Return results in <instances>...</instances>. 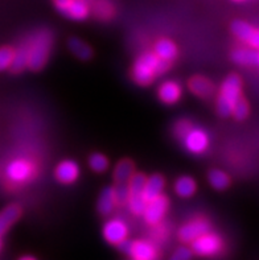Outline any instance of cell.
Listing matches in <instances>:
<instances>
[{
	"instance_id": "cell-4",
	"label": "cell",
	"mask_w": 259,
	"mask_h": 260,
	"mask_svg": "<svg viewBox=\"0 0 259 260\" xmlns=\"http://www.w3.org/2000/svg\"><path fill=\"white\" fill-rule=\"evenodd\" d=\"M121 252L131 256L134 260H156L158 250L155 244L148 241H128L125 239L118 244Z\"/></svg>"
},
{
	"instance_id": "cell-25",
	"label": "cell",
	"mask_w": 259,
	"mask_h": 260,
	"mask_svg": "<svg viewBox=\"0 0 259 260\" xmlns=\"http://www.w3.org/2000/svg\"><path fill=\"white\" fill-rule=\"evenodd\" d=\"M208 180H209L210 185L213 186L217 190H223L226 189L230 184L229 176L225 173V172L220 171V169H213V171L209 172L208 175Z\"/></svg>"
},
{
	"instance_id": "cell-33",
	"label": "cell",
	"mask_w": 259,
	"mask_h": 260,
	"mask_svg": "<svg viewBox=\"0 0 259 260\" xmlns=\"http://www.w3.org/2000/svg\"><path fill=\"white\" fill-rule=\"evenodd\" d=\"M190 127H192V124H190L189 122H187V120H180V122L176 124L175 132H176V135L179 136V138L183 139V136L185 135L188 131H189Z\"/></svg>"
},
{
	"instance_id": "cell-28",
	"label": "cell",
	"mask_w": 259,
	"mask_h": 260,
	"mask_svg": "<svg viewBox=\"0 0 259 260\" xmlns=\"http://www.w3.org/2000/svg\"><path fill=\"white\" fill-rule=\"evenodd\" d=\"M89 167L97 173H102L108 168V158L102 153H93L89 157Z\"/></svg>"
},
{
	"instance_id": "cell-24",
	"label": "cell",
	"mask_w": 259,
	"mask_h": 260,
	"mask_svg": "<svg viewBox=\"0 0 259 260\" xmlns=\"http://www.w3.org/2000/svg\"><path fill=\"white\" fill-rule=\"evenodd\" d=\"M232 32L234 33V36L238 40L243 41V43H249L250 37L253 35V32L255 30L254 26L250 25L246 21H242V20H234L232 23Z\"/></svg>"
},
{
	"instance_id": "cell-19",
	"label": "cell",
	"mask_w": 259,
	"mask_h": 260,
	"mask_svg": "<svg viewBox=\"0 0 259 260\" xmlns=\"http://www.w3.org/2000/svg\"><path fill=\"white\" fill-rule=\"evenodd\" d=\"M63 15L68 19L78 20V21L85 20L89 16V4L86 3V0H73Z\"/></svg>"
},
{
	"instance_id": "cell-23",
	"label": "cell",
	"mask_w": 259,
	"mask_h": 260,
	"mask_svg": "<svg viewBox=\"0 0 259 260\" xmlns=\"http://www.w3.org/2000/svg\"><path fill=\"white\" fill-rule=\"evenodd\" d=\"M134 171H135V165L131 160H128V158L122 160V161H119L118 165L115 167V171H114L115 181L118 182V184H123V182L128 181V178L134 175Z\"/></svg>"
},
{
	"instance_id": "cell-22",
	"label": "cell",
	"mask_w": 259,
	"mask_h": 260,
	"mask_svg": "<svg viewBox=\"0 0 259 260\" xmlns=\"http://www.w3.org/2000/svg\"><path fill=\"white\" fill-rule=\"evenodd\" d=\"M26 68H28V44H23L13 53V59L10 69L13 73H20Z\"/></svg>"
},
{
	"instance_id": "cell-36",
	"label": "cell",
	"mask_w": 259,
	"mask_h": 260,
	"mask_svg": "<svg viewBox=\"0 0 259 260\" xmlns=\"http://www.w3.org/2000/svg\"><path fill=\"white\" fill-rule=\"evenodd\" d=\"M19 260H36V259H35V257H32V256H23V257H20Z\"/></svg>"
},
{
	"instance_id": "cell-11",
	"label": "cell",
	"mask_w": 259,
	"mask_h": 260,
	"mask_svg": "<svg viewBox=\"0 0 259 260\" xmlns=\"http://www.w3.org/2000/svg\"><path fill=\"white\" fill-rule=\"evenodd\" d=\"M54 175L61 184H73L79 176V167L73 160H64L56 167Z\"/></svg>"
},
{
	"instance_id": "cell-32",
	"label": "cell",
	"mask_w": 259,
	"mask_h": 260,
	"mask_svg": "<svg viewBox=\"0 0 259 260\" xmlns=\"http://www.w3.org/2000/svg\"><path fill=\"white\" fill-rule=\"evenodd\" d=\"M193 251L192 248L187 247V246H180L179 248H176L174 254L171 255L169 260H192L193 257Z\"/></svg>"
},
{
	"instance_id": "cell-38",
	"label": "cell",
	"mask_w": 259,
	"mask_h": 260,
	"mask_svg": "<svg viewBox=\"0 0 259 260\" xmlns=\"http://www.w3.org/2000/svg\"><path fill=\"white\" fill-rule=\"evenodd\" d=\"M132 260H134V259H132Z\"/></svg>"
},
{
	"instance_id": "cell-14",
	"label": "cell",
	"mask_w": 259,
	"mask_h": 260,
	"mask_svg": "<svg viewBox=\"0 0 259 260\" xmlns=\"http://www.w3.org/2000/svg\"><path fill=\"white\" fill-rule=\"evenodd\" d=\"M159 98L165 105H174L181 98V87L175 81H167L159 87Z\"/></svg>"
},
{
	"instance_id": "cell-20",
	"label": "cell",
	"mask_w": 259,
	"mask_h": 260,
	"mask_svg": "<svg viewBox=\"0 0 259 260\" xmlns=\"http://www.w3.org/2000/svg\"><path fill=\"white\" fill-rule=\"evenodd\" d=\"M189 89L192 90L193 94L203 96V98L213 95L214 92L213 83L210 82L209 79L204 78V77H194V78L190 79Z\"/></svg>"
},
{
	"instance_id": "cell-29",
	"label": "cell",
	"mask_w": 259,
	"mask_h": 260,
	"mask_svg": "<svg viewBox=\"0 0 259 260\" xmlns=\"http://www.w3.org/2000/svg\"><path fill=\"white\" fill-rule=\"evenodd\" d=\"M249 105L245 99L241 98L236 105L233 106V110H232V115L237 119V120H243L246 119L247 115H249Z\"/></svg>"
},
{
	"instance_id": "cell-7",
	"label": "cell",
	"mask_w": 259,
	"mask_h": 260,
	"mask_svg": "<svg viewBox=\"0 0 259 260\" xmlns=\"http://www.w3.org/2000/svg\"><path fill=\"white\" fill-rule=\"evenodd\" d=\"M128 226L121 218H111L103 226V238L106 242L114 246H118L121 242L127 239Z\"/></svg>"
},
{
	"instance_id": "cell-13",
	"label": "cell",
	"mask_w": 259,
	"mask_h": 260,
	"mask_svg": "<svg viewBox=\"0 0 259 260\" xmlns=\"http://www.w3.org/2000/svg\"><path fill=\"white\" fill-rule=\"evenodd\" d=\"M21 217V208L19 205H8L0 211V237L6 234L7 230Z\"/></svg>"
},
{
	"instance_id": "cell-21",
	"label": "cell",
	"mask_w": 259,
	"mask_h": 260,
	"mask_svg": "<svg viewBox=\"0 0 259 260\" xmlns=\"http://www.w3.org/2000/svg\"><path fill=\"white\" fill-rule=\"evenodd\" d=\"M196 181L189 176H181L175 182V191L177 196H180L183 198L192 197L196 191Z\"/></svg>"
},
{
	"instance_id": "cell-10",
	"label": "cell",
	"mask_w": 259,
	"mask_h": 260,
	"mask_svg": "<svg viewBox=\"0 0 259 260\" xmlns=\"http://www.w3.org/2000/svg\"><path fill=\"white\" fill-rule=\"evenodd\" d=\"M32 165L30 161L23 160V158H17L13 160L8 164L6 171V175L8 180L12 182H24L32 175Z\"/></svg>"
},
{
	"instance_id": "cell-37",
	"label": "cell",
	"mask_w": 259,
	"mask_h": 260,
	"mask_svg": "<svg viewBox=\"0 0 259 260\" xmlns=\"http://www.w3.org/2000/svg\"><path fill=\"white\" fill-rule=\"evenodd\" d=\"M0 248H2V242H0Z\"/></svg>"
},
{
	"instance_id": "cell-12",
	"label": "cell",
	"mask_w": 259,
	"mask_h": 260,
	"mask_svg": "<svg viewBox=\"0 0 259 260\" xmlns=\"http://www.w3.org/2000/svg\"><path fill=\"white\" fill-rule=\"evenodd\" d=\"M165 186V180L161 175H152L146 180L145 189H143V197L146 201H152L154 198L159 197L163 193Z\"/></svg>"
},
{
	"instance_id": "cell-15",
	"label": "cell",
	"mask_w": 259,
	"mask_h": 260,
	"mask_svg": "<svg viewBox=\"0 0 259 260\" xmlns=\"http://www.w3.org/2000/svg\"><path fill=\"white\" fill-rule=\"evenodd\" d=\"M117 206V200H115V193L112 186H106L102 189L101 194L98 197L97 202V209H98L99 214L102 215H110L114 211Z\"/></svg>"
},
{
	"instance_id": "cell-6",
	"label": "cell",
	"mask_w": 259,
	"mask_h": 260,
	"mask_svg": "<svg viewBox=\"0 0 259 260\" xmlns=\"http://www.w3.org/2000/svg\"><path fill=\"white\" fill-rule=\"evenodd\" d=\"M183 143L184 147L194 155H200L207 151L209 147V136L203 128L198 127H190L189 131L183 136Z\"/></svg>"
},
{
	"instance_id": "cell-30",
	"label": "cell",
	"mask_w": 259,
	"mask_h": 260,
	"mask_svg": "<svg viewBox=\"0 0 259 260\" xmlns=\"http://www.w3.org/2000/svg\"><path fill=\"white\" fill-rule=\"evenodd\" d=\"M13 53H15V50L11 49V48H7V46L0 48V72L10 69L13 59Z\"/></svg>"
},
{
	"instance_id": "cell-16",
	"label": "cell",
	"mask_w": 259,
	"mask_h": 260,
	"mask_svg": "<svg viewBox=\"0 0 259 260\" xmlns=\"http://www.w3.org/2000/svg\"><path fill=\"white\" fill-rule=\"evenodd\" d=\"M232 59L238 65H259V52L258 49H249V48H238L232 53Z\"/></svg>"
},
{
	"instance_id": "cell-18",
	"label": "cell",
	"mask_w": 259,
	"mask_h": 260,
	"mask_svg": "<svg viewBox=\"0 0 259 260\" xmlns=\"http://www.w3.org/2000/svg\"><path fill=\"white\" fill-rule=\"evenodd\" d=\"M68 48L77 58L82 59V61H88L93 57L92 48L78 37H70L68 40Z\"/></svg>"
},
{
	"instance_id": "cell-1",
	"label": "cell",
	"mask_w": 259,
	"mask_h": 260,
	"mask_svg": "<svg viewBox=\"0 0 259 260\" xmlns=\"http://www.w3.org/2000/svg\"><path fill=\"white\" fill-rule=\"evenodd\" d=\"M168 69H169L168 61L159 58L155 53H145L135 61L132 68V78L138 85L147 86Z\"/></svg>"
},
{
	"instance_id": "cell-35",
	"label": "cell",
	"mask_w": 259,
	"mask_h": 260,
	"mask_svg": "<svg viewBox=\"0 0 259 260\" xmlns=\"http://www.w3.org/2000/svg\"><path fill=\"white\" fill-rule=\"evenodd\" d=\"M247 44H249L251 48H254V49H259V29L254 30Z\"/></svg>"
},
{
	"instance_id": "cell-3",
	"label": "cell",
	"mask_w": 259,
	"mask_h": 260,
	"mask_svg": "<svg viewBox=\"0 0 259 260\" xmlns=\"http://www.w3.org/2000/svg\"><path fill=\"white\" fill-rule=\"evenodd\" d=\"M242 96V81L237 74H230L223 79L220 95L217 98V111L221 116L232 115L233 106Z\"/></svg>"
},
{
	"instance_id": "cell-31",
	"label": "cell",
	"mask_w": 259,
	"mask_h": 260,
	"mask_svg": "<svg viewBox=\"0 0 259 260\" xmlns=\"http://www.w3.org/2000/svg\"><path fill=\"white\" fill-rule=\"evenodd\" d=\"M114 193H115V200H117V205L127 204L130 191H128V186L125 184V182H123V184H119L117 188H114Z\"/></svg>"
},
{
	"instance_id": "cell-5",
	"label": "cell",
	"mask_w": 259,
	"mask_h": 260,
	"mask_svg": "<svg viewBox=\"0 0 259 260\" xmlns=\"http://www.w3.org/2000/svg\"><path fill=\"white\" fill-rule=\"evenodd\" d=\"M222 246L223 242L221 237H218L214 233H210V231L200 235L190 243V248L193 251V254L203 257L214 256L218 252H221Z\"/></svg>"
},
{
	"instance_id": "cell-26",
	"label": "cell",
	"mask_w": 259,
	"mask_h": 260,
	"mask_svg": "<svg viewBox=\"0 0 259 260\" xmlns=\"http://www.w3.org/2000/svg\"><path fill=\"white\" fill-rule=\"evenodd\" d=\"M147 201L145 200L143 194H130L127 200V206L132 214L141 215L145 213Z\"/></svg>"
},
{
	"instance_id": "cell-17",
	"label": "cell",
	"mask_w": 259,
	"mask_h": 260,
	"mask_svg": "<svg viewBox=\"0 0 259 260\" xmlns=\"http://www.w3.org/2000/svg\"><path fill=\"white\" fill-rule=\"evenodd\" d=\"M154 53L159 58L171 62L177 57V46L174 41L168 39H160L156 41L154 48Z\"/></svg>"
},
{
	"instance_id": "cell-2",
	"label": "cell",
	"mask_w": 259,
	"mask_h": 260,
	"mask_svg": "<svg viewBox=\"0 0 259 260\" xmlns=\"http://www.w3.org/2000/svg\"><path fill=\"white\" fill-rule=\"evenodd\" d=\"M28 68L31 70H41L46 65L52 49L53 36L48 29L36 32L28 40Z\"/></svg>"
},
{
	"instance_id": "cell-27",
	"label": "cell",
	"mask_w": 259,
	"mask_h": 260,
	"mask_svg": "<svg viewBox=\"0 0 259 260\" xmlns=\"http://www.w3.org/2000/svg\"><path fill=\"white\" fill-rule=\"evenodd\" d=\"M146 177L143 173H134L131 177L128 178V191L130 194H143V189H145Z\"/></svg>"
},
{
	"instance_id": "cell-9",
	"label": "cell",
	"mask_w": 259,
	"mask_h": 260,
	"mask_svg": "<svg viewBox=\"0 0 259 260\" xmlns=\"http://www.w3.org/2000/svg\"><path fill=\"white\" fill-rule=\"evenodd\" d=\"M168 205L169 201L165 196L160 194L159 197L154 198L152 201H148L146 205L145 213H143V217H145L146 222L150 224H156L164 218L165 213L168 210Z\"/></svg>"
},
{
	"instance_id": "cell-8",
	"label": "cell",
	"mask_w": 259,
	"mask_h": 260,
	"mask_svg": "<svg viewBox=\"0 0 259 260\" xmlns=\"http://www.w3.org/2000/svg\"><path fill=\"white\" fill-rule=\"evenodd\" d=\"M208 231H210V222L204 218H198L181 226L179 230V239L183 243H192L196 238L205 234Z\"/></svg>"
},
{
	"instance_id": "cell-34",
	"label": "cell",
	"mask_w": 259,
	"mask_h": 260,
	"mask_svg": "<svg viewBox=\"0 0 259 260\" xmlns=\"http://www.w3.org/2000/svg\"><path fill=\"white\" fill-rule=\"evenodd\" d=\"M73 0H53V3H54V7L57 8L60 13H64L65 10L69 7V4L72 3Z\"/></svg>"
}]
</instances>
